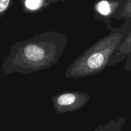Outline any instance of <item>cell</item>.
Returning <instances> with one entry per match:
<instances>
[{
	"label": "cell",
	"instance_id": "6da1fadb",
	"mask_svg": "<svg viewBox=\"0 0 131 131\" xmlns=\"http://www.w3.org/2000/svg\"><path fill=\"white\" fill-rule=\"evenodd\" d=\"M67 42L65 35L55 31L43 32L19 41L12 47L4 61V72L5 74H27L49 69L57 63Z\"/></svg>",
	"mask_w": 131,
	"mask_h": 131
},
{
	"label": "cell",
	"instance_id": "7a4b0ae2",
	"mask_svg": "<svg viewBox=\"0 0 131 131\" xmlns=\"http://www.w3.org/2000/svg\"><path fill=\"white\" fill-rule=\"evenodd\" d=\"M131 30V19L125 18L118 28H113L108 35L101 38L77 58L65 72L67 78H82L96 75L107 67L113 55Z\"/></svg>",
	"mask_w": 131,
	"mask_h": 131
},
{
	"label": "cell",
	"instance_id": "3957f363",
	"mask_svg": "<svg viewBox=\"0 0 131 131\" xmlns=\"http://www.w3.org/2000/svg\"><path fill=\"white\" fill-rule=\"evenodd\" d=\"M90 96L86 92L71 91L59 93L52 97V102L57 115L74 112L84 107Z\"/></svg>",
	"mask_w": 131,
	"mask_h": 131
},
{
	"label": "cell",
	"instance_id": "277c9868",
	"mask_svg": "<svg viewBox=\"0 0 131 131\" xmlns=\"http://www.w3.org/2000/svg\"><path fill=\"white\" fill-rule=\"evenodd\" d=\"M128 0H96L93 5L94 19L102 21L111 30V23L116 20Z\"/></svg>",
	"mask_w": 131,
	"mask_h": 131
},
{
	"label": "cell",
	"instance_id": "5b68a950",
	"mask_svg": "<svg viewBox=\"0 0 131 131\" xmlns=\"http://www.w3.org/2000/svg\"><path fill=\"white\" fill-rule=\"evenodd\" d=\"M131 52V30L127 38L123 42L121 46L114 53L107 65V67L115 66L117 63L122 62L128 57Z\"/></svg>",
	"mask_w": 131,
	"mask_h": 131
},
{
	"label": "cell",
	"instance_id": "8992f818",
	"mask_svg": "<svg viewBox=\"0 0 131 131\" xmlns=\"http://www.w3.org/2000/svg\"><path fill=\"white\" fill-rule=\"evenodd\" d=\"M23 10L26 13H37L48 7V0H20Z\"/></svg>",
	"mask_w": 131,
	"mask_h": 131
},
{
	"label": "cell",
	"instance_id": "52a82bcc",
	"mask_svg": "<svg viewBox=\"0 0 131 131\" xmlns=\"http://www.w3.org/2000/svg\"><path fill=\"white\" fill-rule=\"evenodd\" d=\"M126 122V118L119 116L115 120H110L105 125H100L94 131H123V127Z\"/></svg>",
	"mask_w": 131,
	"mask_h": 131
},
{
	"label": "cell",
	"instance_id": "ba28073f",
	"mask_svg": "<svg viewBox=\"0 0 131 131\" xmlns=\"http://www.w3.org/2000/svg\"><path fill=\"white\" fill-rule=\"evenodd\" d=\"M125 18L131 19V0H128L122 12L117 18L116 20H120L122 19H124Z\"/></svg>",
	"mask_w": 131,
	"mask_h": 131
},
{
	"label": "cell",
	"instance_id": "9c48e42d",
	"mask_svg": "<svg viewBox=\"0 0 131 131\" xmlns=\"http://www.w3.org/2000/svg\"><path fill=\"white\" fill-rule=\"evenodd\" d=\"M13 0H0V18L5 15L12 5Z\"/></svg>",
	"mask_w": 131,
	"mask_h": 131
},
{
	"label": "cell",
	"instance_id": "30bf717a",
	"mask_svg": "<svg viewBox=\"0 0 131 131\" xmlns=\"http://www.w3.org/2000/svg\"><path fill=\"white\" fill-rule=\"evenodd\" d=\"M126 59V61H125V64H124L123 69L125 70V71L130 72L131 71V52Z\"/></svg>",
	"mask_w": 131,
	"mask_h": 131
},
{
	"label": "cell",
	"instance_id": "8fae6325",
	"mask_svg": "<svg viewBox=\"0 0 131 131\" xmlns=\"http://www.w3.org/2000/svg\"><path fill=\"white\" fill-rule=\"evenodd\" d=\"M50 3H55L57 2H65V1H68V0H48Z\"/></svg>",
	"mask_w": 131,
	"mask_h": 131
}]
</instances>
